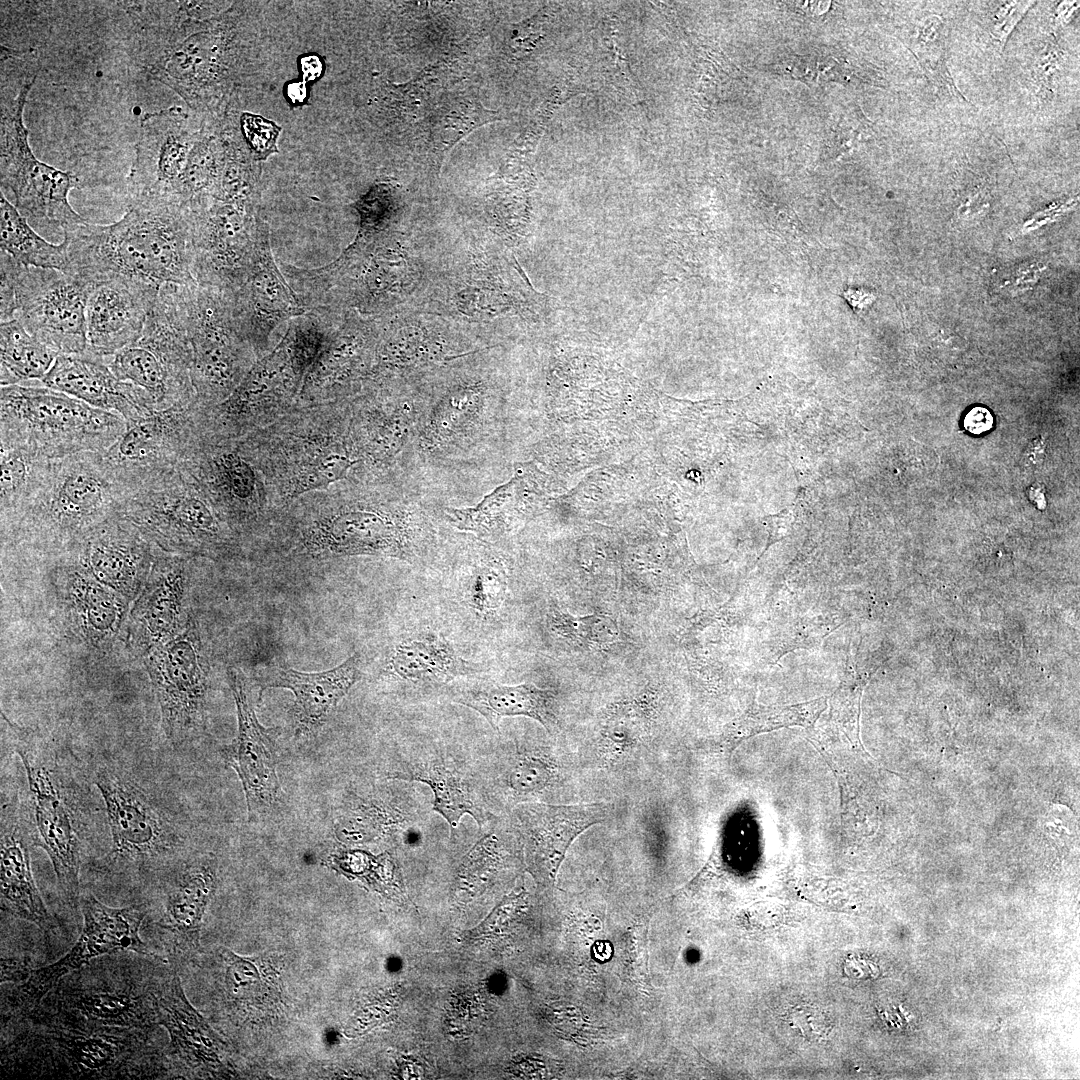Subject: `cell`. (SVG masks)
Masks as SVG:
<instances>
[{"label": "cell", "instance_id": "obj_1", "mask_svg": "<svg viewBox=\"0 0 1080 1080\" xmlns=\"http://www.w3.org/2000/svg\"><path fill=\"white\" fill-rule=\"evenodd\" d=\"M127 12L132 21L129 51L137 65L199 116L221 115L237 64L229 10L208 13L202 2L149 1Z\"/></svg>", "mask_w": 1080, "mask_h": 1080}, {"label": "cell", "instance_id": "obj_2", "mask_svg": "<svg viewBox=\"0 0 1080 1080\" xmlns=\"http://www.w3.org/2000/svg\"><path fill=\"white\" fill-rule=\"evenodd\" d=\"M2 1025L8 1076L58 1079H155L168 1075L155 1032L92 1025L39 1005Z\"/></svg>", "mask_w": 1080, "mask_h": 1080}, {"label": "cell", "instance_id": "obj_3", "mask_svg": "<svg viewBox=\"0 0 1080 1080\" xmlns=\"http://www.w3.org/2000/svg\"><path fill=\"white\" fill-rule=\"evenodd\" d=\"M65 274L92 285L122 277L157 288L193 285V223L187 205L177 202L129 204L108 225L88 221L64 230Z\"/></svg>", "mask_w": 1080, "mask_h": 1080}, {"label": "cell", "instance_id": "obj_4", "mask_svg": "<svg viewBox=\"0 0 1080 1080\" xmlns=\"http://www.w3.org/2000/svg\"><path fill=\"white\" fill-rule=\"evenodd\" d=\"M123 498L100 452L53 459L36 497L1 526L2 542L34 559L56 558L116 515Z\"/></svg>", "mask_w": 1080, "mask_h": 1080}, {"label": "cell", "instance_id": "obj_5", "mask_svg": "<svg viewBox=\"0 0 1080 1080\" xmlns=\"http://www.w3.org/2000/svg\"><path fill=\"white\" fill-rule=\"evenodd\" d=\"M157 959L132 951L103 955L64 976L40 1005L96 1026L155 1032L168 977Z\"/></svg>", "mask_w": 1080, "mask_h": 1080}, {"label": "cell", "instance_id": "obj_6", "mask_svg": "<svg viewBox=\"0 0 1080 1080\" xmlns=\"http://www.w3.org/2000/svg\"><path fill=\"white\" fill-rule=\"evenodd\" d=\"M126 423L116 413L45 386H1L0 437L26 443L49 459L103 452Z\"/></svg>", "mask_w": 1080, "mask_h": 1080}, {"label": "cell", "instance_id": "obj_7", "mask_svg": "<svg viewBox=\"0 0 1080 1080\" xmlns=\"http://www.w3.org/2000/svg\"><path fill=\"white\" fill-rule=\"evenodd\" d=\"M15 751L20 756L29 787L28 812L33 842L44 849L55 871L65 903L80 906V868L83 819L72 781L61 758L28 733L16 729Z\"/></svg>", "mask_w": 1080, "mask_h": 1080}, {"label": "cell", "instance_id": "obj_8", "mask_svg": "<svg viewBox=\"0 0 1080 1080\" xmlns=\"http://www.w3.org/2000/svg\"><path fill=\"white\" fill-rule=\"evenodd\" d=\"M0 260L1 322L19 320L59 355L86 352L91 285L59 270L24 266L4 251Z\"/></svg>", "mask_w": 1080, "mask_h": 1080}, {"label": "cell", "instance_id": "obj_9", "mask_svg": "<svg viewBox=\"0 0 1080 1080\" xmlns=\"http://www.w3.org/2000/svg\"><path fill=\"white\" fill-rule=\"evenodd\" d=\"M118 515L164 552L215 558L229 548L223 523L178 469L125 496Z\"/></svg>", "mask_w": 1080, "mask_h": 1080}, {"label": "cell", "instance_id": "obj_10", "mask_svg": "<svg viewBox=\"0 0 1080 1080\" xmlns=\"http://www.w3.org/2000/svg\"><path fill=\"white\" fill-rule=\"evenodd\" d=\"M36 75L26 77L15 96L1 100L0 180L11 191L15 207L28 220L46 230H64L86 222L69 202L80 187L78 176L39 160L29 144L24 109Z\"/></svg>", "mask_w": 1080, "mask_h": 1080}, {"label": "cell", "instance_id": "obj_11", "mask_svg": "<svg viewBox=\"0 0 1080 1080\" xmlns=\"http://www.w3.org/2000/svg\"><path fill=\"white\" fill-rule=\"evenodd\" d=\"M176 296L191 350V380L200 405L226 399L242 381L252 348L234 311L233 295L215 287L178 285Z\"/></svg>", "mask_w": 1080, "mask_h": 1080}, {"label": "cell", "instance_id": "obj_12", "mask_svg": "<svg viewBox=\"0 0 1080 1080\" xmlns=\"http://www.w3.org/2000/svg\"><path fill=\"white\" fill-rule=\"evenodd\" d=\"M192 350L175 288L164 286L139 339L108 358L116 377L143 390L154 412L191 402Z\"/></svg>", "mask_w": 1080, "mask_h": 1080}, {"label": "cell", "instance_id": "obj_13", "mask_svg": "<svg viewBox=\"0 0 1080 1080\" xmlns=\"http://www.w3.org/2000/svg\"><path fill=\"white\" fill-rule=\"evenodd\" d=\"M79 907L83 929L78 940L62 958L33 968L24 982L2 994V1022L32 1012L64 976L98 957L120 951L158 957L140 937L142 923L148 916L145 904L111 907L86 892L80 895Z\"/></svg>", "mask_w": 1080, "mask_h": 1080}, {"label": "cell", "instance_id": "obj_14", "mask_svg": "<svg viewBox=\"0 0 1080 1080\" xmlns=\"http://www.w3.org/2000/svg\"><path fill=\"white\" fill-rule=\"evenodd\" d=\"M95 784L104 801L112 840L103 868L139 877L156 872L179 841L166 813L123 771L103 768L97 772Z\"/></svg>", "mask_w": 1080, "mask_h": 1080}, {"label": "cell", "instance_id": "obj_15", "mask_svg": "<svg viewBox=\"0 0 1080 1080\" xmlns=\"http://www.w3.org/2000/svg\"><path fill=\"white\" fill-rule=\"evenodd\" d=\"M160 708L163 731L174 747L205 727L210 686L207 646L193 615L172 640L143 660Z\"/></svg>", "mask_w": 1080, "mask_h": 1080}, {"label": "cell", "instance_id": "obj_16", "mask_svg": "<svg viewBox=\"0 0 1080 1080\" xmlns=\"http://www.w3.org/2000/svg\"><path fill=\"white\" fill-rule=\"evenodd\" d=\"M259 201L205 198L189 207L193 275L198 284L233 294L250 266L265 222Z\"/></svg>", "mask_w": 1080, "mask_h": 1080}, {"label": "cell", "instance_id": "obj_17", "mask_svg": "<svg viewBox=\"0 0 1080 1080\" xmlns=\"http://www.w3.org/2000/svg\"><path fill=\"white\" fill-rule=\"evenodd\" d=\"M48 561L54 621L60 637L91 654L122 642L132 603L96 581L66 555Z\"/></svg>", "mask_w": 1080, "mask_h": 1080}, {"label": "cell", "instance_id": "obj_18", "mask_svg": "<svg viewBox=\"0 0 1080 1080\" xmlns=\"http://www.w3.org/2000/svg\"><path fill=\"white\" fill-rule=\"evenodd\" d=\"M197 407L193 399L128 421L115 442L100 452L109 474L124 492V497L177 469L176 464L188 442Z\"/></svg>", "mask_w": 1080, "mask_h": 1080}, {"label": "cell", "instance_id": "obj_19", "mask_svg": "<svg viewBox=\"0 0 1080 1080\" xmlns=\"http://www.w3.org/2000/svg\"><path fill=\"white\" fill-rule=\"evenodd\" d=\"M203 127V117L190 116L178 107L144 115L127 177L129 204L182 203L181 178Z\"/></svg>", "mask_w": 1080, "mask_h": 1080}, {"label": "cell", "instance_id": "obj_20", "mask_svg": "<svg viewBox=\"0 0 1080 1080\" xmlns=\"http://www.w3.org/2000/svg\"><path fill=\"white\" fill-rule=\"evenodd\" d=\"M189 573L187 557L155 547L151 571L125 625L123 645L132 658L143 660L186 627L192 615L186 610Z\"/></svg>", "mask_w": 1080, "mask_h": 1080}, {"label": "cell", "instance_id": "obj_21", "mask_svg": "<svg viewBox=\"0 0 1080 1080\" xmlns=\"http://www.w3.org/2000/svg\"><path fill=\"white\" fill-rule=\"evenodd\" d=\"M228 676L237 710L238 730L234 741L222 749L221 755L241 781L248 820L256 822L267 816L280 798L276 749L279 732L259 723L242 672L238 668H228Z\"/></svg>", "mask_w": 1080, "mask_h": 1080}, {"label": "cell", "instance_id": "obj_22", "mask_svg": "<svg viewBox=\"0 0 1080 1080\" xmlns=\"http://www.w3.org/2000/svg\"><path fill=\"white\" fill-rule=\"evenodd\" d=\"M63 555L132 603L147 581L155 546L117 513Z\"/></svg>", "mask_w": 1080, "mask_h": 1080}, {"label": "cell", "instance_id": "obj_23", "mask_svg": "<svg viewBox=\"0 0 1080 1080\" xmlns=\"http://www.w3.org/2000/svg\"><path fill=\"white\" fill-rule=\"evenodd\" d=\"M233 301L241 330L256 351L266 347L278 325L309 311L301 304L273 257L270 232L265 222L250 266L233 293Z\"/></svg>", "mask_w": 1080, "mask_h": 1080}, {"label": "cell", "instance_id": "obj_24", "mask_svg": "<svg viewBox=\"0 0 1080 1080\" xmlns=\"http://www.w3.org/2000/svg\"><path fill=\"white\" fill-rule=\"evenodd\" d=\"M216 883V861L207 855L185 864L166 885L162 909L150 924L170 962L198 951L202 918Z\"/></svg>", "mask_w": 1080, "mask_h": 1080}, {"label": "cell", "instance_id": "obj_25", "mask_svg": "<svg viewBox=\"0 0 1080 1080\" xmlns=\"http://www.w3.org/2000/svg\"><path fill=\"white\" fill-rule=\"evenodd\" d=\"M159 290L122 277L92 284L86 306L88 351L109 358L135 343Z\"/></svg>", "mask_w": 1080, "mask_h": 1080}, {"label": "cell", "instance_id": "obj_26", "mask_svg": "<svg viewBox=\"0 0 1080 1080\" xmlns=\"http://www.w3.org/2000/svg\"><path fill=\"white\" fill-rule=\"evenodd\" d=\"M608 813L609 805L604 803L523 802L512 810L513 828L533 869L553 879L573 840L590 826L605 820Z\"/></svg>", "mask_w": 1080, "mask_h": 1080}, {"label": "cell", "instance_id": "obj_27", "mask_svg": "<svg viewBox=\"0 0 1080 1080\" xmlns=\"http://www.w3.org/2000/svg\"><path fill=\"white\" fill-rule=\"evenodd\" d=\"M22 803L2 801L0 838L1 909L48 934L58 927L36 886L30 859L32 823Z\"/></svg>", "mask_w": 1080, "mask_h": 1080}, {"label": "cell", "instance_id": "obj_28", "mask_svg": "<svg viewBox=\"0 0 1080 1080\" xmlns=\"http://www.w3.org/2000/svg\"><path fill=\"white\" fill-rule=\"evenodd\" d=\"M158 1025L166 1029L167 1067L178 1065L201 1077L229 1073L226 1046L187 1000L177 974L168 975L158 997Z\"/></svg>", "mask_w": 1080, "mask_h": 1080}, {"label": "cell", "instance_id": "obj_29", "mask_svg": "<svg viewBox=\"0 0 1080 1080\" xmlns=\"http://www.w3.org/2000/svg\"><path fill=\"white\" fill-rule=\"evenodd\" d=\"M43 386L77 398L95 408L113 412L128 421L153 413L147 394L119 380L108 358L90 351L57 356L41 380Z\"/></svg>", "mask_w": 1080, "mask_h": 1080}, {"label": "cell", "instance_id": "obj_30", "mask_svg": "<svg viewBox=\"0 0 1080 1080\" xmlns=\"http://www.w3.org/2000/svg\"><path fill=\"white\" fill-rule=\"evenodd\" d=\"M359 656L354 653L332 669L305 673L292 668H280L262 685L267 688H286L295 701L292 716L296 735L315 734L351 687L361 679Z\"/></svg>", "mask_w": 1080, "mask_h": 1080}, {"label": "cell", "instance_id": "obj_31", "mask_svg": "<svg viewBox=\"0 0 1080 1080\" xmlns=\"http://www.w3.org/2000/svg\"><path fill=\"white\" fill-rule=\"evenodd\" d=\"M396 778L418 781L428 785L433 793V810L455 830L463 815H470L480 829L491 813L484 802L485 794L474 778L453 759L431 754L413 759Z\"/></svg>", "mask_w": 1080, "mask_h": 1080}, {"label": "cell", "instance_id": "obj_32", "mask_svg": "<svg viewBox=\"0 0 1080 1080\" xmlns=\"http://www.w3.org/2000/svg\"><path fill=\"white\" fill-rule=\"evenodd\" d=\"M380 327L376 321L357 312H342L305 376L309 386L318 391H327L351 379L376 345Z\"/></svg>", "mask_w": 1080, "mask_h": 1080}, {"label": "cell", "instance_id": "obj_33", "mask_svg": "<svg viewBox=\"0 0 1080 1080\" xmlns=\"http://www.w3.org/2000/svg\"><path fill=\"white\" fill-rule=\"evenodd\" d=\"M452 698L455 703L478 712L496 731L502 718L512 716L529 717L539 722L550 734L558 728L556 694L550 689H542L531 683L465 684L453 692Z\"/></svg>", "mask_w": 1080, "mask_h": 1080}, {"label": "cell", "instance_id": "obj_34", "mask_svg": "<svg viewBox=\"0 0 1080 1080\" xmlns=\"http://www.w3.org/2000/svg\"><path fill=\"white\" fill-rule=\"evenodd\" d=\"M301 386L284 337L265 357L252 365L233 392L215 409L219 422L245 408L261 405L286 396Z\"/></svg>", "mask_w": 1080, "mask_h": 1080}, {"label": "cell", "instance_id": "obj_35", "mask_svg": "<svg viewBox=\"0 0 1080 1080\" xmlns=\"http://www.w3.org/2000/svg\"><path fill=\"white\" fill-rule=\"evenodd\" d=\"M1 526L10 523L39 493L51 469L52 460L30 445L0 437Z\"/></svg>", "mask_w": 1080, "mask_h": 1080}, {"label": "cell", "instance_id": "obj_36", "mask_svg": "<svg viewBox=\"0 0 1080 1080\" xmlns=\"http://www.w3.org/2000/svg\"><path fill=\"white\" fill-rule=\"evenodd\" d=\"M321 547L339 554H386L400 556V530L385 517L370 512H349L335 517L321 529Z\"/></svg>", "mask_w": 1080, "mask_h": 1080}, {"label": "cell", "instance_id": "obj_37", "mask_svg": "<svg viewBox=\"0 0 1080 1080\" xmlns=\"http://www.w3.org/2000/svg\"><path fill=\"white\" fill-rule=\"evenodd\" d=\"M389 665L404 680L434 684H445L463 675L468 667L447 641L433 633L399 643Z\"/></svg>", "mask_w": 1080, "mask_h": 1080}, {"label": "cell", "instance_id": "obj_38", "mask_svg": "<svg viewBox=\"0 0 1080 1080\" xmlns=\"http://www.w3.org/2000/svg\"><path fill=\"white\" fill-rule=\"evenodd\" d=\"M490 769L487 775L488 796L498 794L518 804L542 793L553 783L557 772L555 763L546 754L518 750L500 752L493 759Z\"/></svg>", "mask_w": 1080, "mask_h": 1080}, {"label": "cell", "instance_id": "obj_39", "mask_svg": "<svg viewBox=\"0 0 1080 1080\" xmlns=\"http://www.w3.org/2000/svg\"><path fill=\"white\" fill-rule=\"evenodd\" d=\"M1 251L24 266L55 269L63 273L68 266L67 243L48 242L0 192Z\"/></svg>", "mask_w": 1080, "mask_h": 1080}, {"label": "cell", "instance_id": "obj_40", "mask_svg": "<svg viewBox=\"0 0 1080 1080\" xmlns=\"http://www.w3.org/2000/svg\"><path fill=\"white\" fill-rule=\"evenodd\" d=\"M0 346L1 386L41 381L59 355L31 335L17 319L1 322Z\"/></svg>", "mask_w": 1080, "mask_h": 1080}, {"label": "cell", "instance_id": "obj_41", "mask_svg": "<svg viewBox=\"0 0 1080 1080\" xmlns=\"http://www.w3.org/2000/svg\"><path fill=\"white\" fill-rule=\"evenodd\" d=\"M400 204L397 186L388 180L374 182L352 205L359 216V229L356 238L342 255L350 259L358 258L377 241L391 234Z\"/></svg>", "mask_w": 1080, "mask_h": 1080}, {"label": "cell", "instance_id": "obj_42", "mask_svg": "<svg viewBox=\"0 0 1080 1080\" xmlns=\"http://www.w3.org/2000/svg\"><path fill=\"white\" fill-rule=\"evenodd\" d=\"M218 956L224 970L222 991L232 1005L263 1003L279 995L276 978L264 958L242 957L224 947L218 949Z\"/></svg>", "mask_w": 1080, "mask_h": 1080}, {"label": "cell", "instance_id": "obj_43", "mask_svg": "<svg viewBox=\"0 0 1080 1080\" xmlns=\"http://www.w3.org/2000/svg\"><path fill=\"white\" fill-rule=\"evenodd\" d=\"M334 869L350 879H358L370 889L387 897L406 901V889L400 869L387 852L372 855L363 850H339L330 858Z\"/></svg>", "mask_w": 1080, "mask_h": 1080}, {"label": "cell", "instance_id": "obj_44", "mask_svg": "<svg viewBox=\"0 0 1080 1080\" xmlns=\"http://www.w3.org/2000/svg\"><path fill=\"white\" fill-rule=\"evenodd\" d=\"M546 623L553 635L580 649L600 651L621 640L617 623L602 613L578 616L550 607Z\"/></svg>", "mask_w": 1080, "mask_h": 1080}, {"label": "cell", "instance_id": "obj_45", "mask_svg": "<svg viewBox=\"0 0 1080 1080\" xmlns=\"http://www.w3.org/2000/svg\"><path fill=\"white\" fill-rule=\"evenodd\" d=\"M516 481L495 488L474 507L446 510L450 523L456 528L478 535L491 536L503 532L509 525L514 509Z\"/></svg>", "mask_w": 1080, "mask_h": 1080}, {"label": "cell", "instance_id": "obj_46", "mask_svg": "<svg viewBox=\"0 0 1080 1080\" xmlns=\"http://www.w3.org/2000/svg\"><path fill=\"white\" fill-rule=\"evenodd\" d=\"M500 836L495 830L485 834L465 856L458 874L460 891L471 895L487 885L502 851Z\"/></svg>", "mask_w": 1080, "mask_h": 1080}, {"label": "cell", "instance_id": "obj_47", "mask_svg": "<svg viewBox=\"0 0 1080 1080\" xmlns=\"http://www.w3.org/2000/svg\"><path fill=\"white\" fill-rule=\"evenodd\" d=\"M507 586L508 575L503 566L484 564L471 576L466 592L467 602L478 614L492 615L502 605Z\"/></svg>", "mask_w": 1080, "mask_h": 1080}, {"label": "cell", "instance_id": "obj_48", "mask_svg": "<svg viewBox=\"0 0 1080 1080\" xmlns=\"http://www.w3.org/2000/svg\"><path fill=\"white\" fill-rule=\"evenodd\" d=\"M602 736L608 744L619 749L631 747L647 727V715L638 702L617 703L603 716Z\"/></svg>", "mask_w": 1080, "mask_h": 1080}, {"label": "cell", "instance_id": "obj_49", "mask_svg": "<svg viewBox=\"0 0 1080 1080\" xmlns=\"http://www.w3.org/2000/svg\"><path fill=\"white\" fill-rule=\"evenodd\" d=\"M400 813L385 811L376 806H361L350 815L341 828V836L349 843H364L384 833L385 829L403 823Z\"/></svg>", "mask_w": 1080, "mask_h": 1080}, {"label": "cell", "instance_id": "obj_50", "mask_svg": "<svg viewBox=\"0 0 1080 1080\" xmlns=\"http://www.w3.org/2000/svg\"><path fill=\"white\" fill-rule=\"evenodd\" d=\"M354 463L355 461L340 453L330 452L324 454L309 465L299 476L296 493L326 487L340 480Z\"/></svg>", "mask_w": 1080, "mask_h": 1080}, {"label": "cell", "instance_id": "obj_51", "mask_svg": "<svg viewBox=\"0 0 1080 1080\" xmlns=\"http://www.w3.org/2000/svg\"><path fill=\"white\" fill-rule=\"evenodd\" d=\"M240 129L251 147L255 160H264L278 152L277 139L281 128L272 121L252 113H242Z\"/></svg>", "mask_w": 1080, "mask_h": 1080}, {"label": "cell", "instance_id": "obj_52", "mask_svg": "<svg viewBox=\"0 0 1080 1080\" xmlns=\"http://www.w3.org/2000/svg\"><path fill=\"white\" fill-rule=\"evenodd\" d=\"M32 967L26 961L12 957H1V983H13L14 985L24 982L30 975Z\"/></svg>", "mask_w": 1080, "mask_h": 1080}, {"label": "cell", "instance_id": "obj_53", "mask_svg": "<svg viewBox=\"0 0 1080 1080\" xmlns=\"http://www.w3.org/2000/svg\"><path fill=\"white\" fill-rule=\"evenodd\" d=\"M963 424L968 432L979 435L992 428L993 416L987 408L976 406L968 411Z\"/></svg>", "mask_w": 1080, "mask_h": 1080}, {"label": "cell", "instance_id": "obj_54", "mask_svg": "<svg viewBox=\"0 0 1080 1080\" xmlns=\"http://www.w3.org/2000/svg\"><path fill=\"white\" fill-rule=\"evenodd\" d=\"M301 73L304 81H312L317 79L323 70V64L321 60L315 55H307L301 58L300 61Z\"/></svg>", "mask_w": 1080, "mask_h": 1080}, {"label": "cell", "instance_id": "obj_55", "mask_svg": "<svg viewBox=\"0 0 1080 1080\" xmlns=\"http://www.w3.org/2000/svg\"><path fill=\"white\" fill-rule=\"evenodd\" d=\"M287 96L293 104H301L307 97L305 82H293L287 86Z\"/></svg>", "mask_w": 1080, "mask_h": 1080}]
</instances>
